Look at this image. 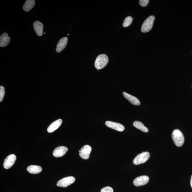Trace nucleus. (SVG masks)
Segmentation results:
<instances>
[{
  "mask_svg": "<svg viewBox=\"0 0 192 192\" xmlns=\"http://www.w3.org/2000/svg\"><path fill=\"white\" fill-rule=\"evenodd\" d=\"M172 138L174 143L177 147H180L183 146L184 142V137L182 133L178 129H175L173 132Z\"/></svg>",
  "mask_w": 192,
  "mask_h": 192,
  "instance_id": "1",
  "label": "nucleus"
},
{
  "mask_svg": "<svg viewBox=\"0 0 192 192\" xmlns=\"http://www.w3.org/2000/svg\"><path fill=\"white\" fill-rule=\"evenodd\" d=\"M109 62L108 57L105 54L98 56L95 62V66L99 70L103 69L107 65Z\"/></svg>",
  "mask_w": 192,
  "mask_h": 192,
  "instance_id": "2",
  "label": "nucleus"
},
{
  "mask_svg": "<svg viewBox=\"0 0 192 192\" xmlns=\"http://www.w3.org/2000/svg\"><path fill=\"white\" fill-rule=\"evenodd\" d=\"M155 17L154 16H150L144 21L142 25L141 31L144 33H147L151 30L153 27Z\"/></svg>",
  "mask_w": 192,
  "mask_h": 192,
  "instance_id": "3",
  "label": "nucleus"
},
{
  "mask_svg": "<svg viewBox=\"0 0 192 192\" xmlns=\"http://www.w3.org/2000/svg\"><path fill=\"white\" fill-rule=\"evenodd\" d=\"M150 156L149 152H143L136 156L133 161V163L135 165H139L146 162L149 159Z\"/></svg>",
  "mask_w": 192,
  "mask_h": 192,
  "instance_id": "4",
  "label": "nucleus"
},
{
  "mask_svg": "<svg viewBox=\"0 0 192 192\" xmlns=\"http://www.w3.org/2000/svg\"><path fill=\"white\" fill-rule=\"evenodd\" d=\"M75 178L71 176L64 178L58 182L57 185L62 187H67L75 182Z\"/></svg>",
  "mask_w": 192,
  "mask_h": 192,
  "instance_id": "5",
  "label": "nucleus"
},
{
  "mask_svg": "<svg viewBox=\"0 0 192 192\" xmlns=\"http://www.w3.org/2000/svg\"><path fill=\"white\" fill-rule=\"evenodd\" d=\"M91 149V146L88 145L84 146L79 151L80 157L84 159H88Z\"/></svg>",
  "mask_w": 192,
  "mask_h": 192,
  "instance_id": "6",
  "label": "nucleus"
},
{
  "mask_svg": "<svg viewBox=\"0 0 192 192\" xmlns=\"http://www.w3.org/2000/svg\"><path fill=\"white\" fill-rule=\"evenodd\" d=\"M16 155L14 154H11L9 155L6 158L4 161L3 167L6 169L10 168L15 163L16 161Z\"/></svg>",
  "mask_w": 192,
  "mask_h": 192,
  "instance_id": "7",
  "label": "nucleus"
},
{
  "mask_svg": "<svg viewBox=\"0 0 192 192\" xmlns=\"http://www.w3.org/2000/svg\"><path fill=\"white\" fill-rule=\"evenodd\" d=\"M149 181V178L147 176L142 175L138 177L134 180L133 183L136 187H139L147 184Z\"/></svg>",
  "mask_w": 192,
  "mask_h": 192,
  "instance_id": "8",
  "label": "nucleus"
},
{
  "mask_svg": "<svg viewBox=\"0 0 192 192\" xmlns=\"http://www.w3.org/2000/svg\"><path fill=\"white\" fill-rule=\"evenodd\" d=\"M105 124L107 127L118 131H123L125 129L124 126L123 125L119 123H115V122L107 121H106Z\"/></svg>",
  "mask_w": 192,
  "mask_h": 192,
  "instance_id": "9",
  "label": "nucleus"
},
{
  "mask_svg": "<svg viewBox=\"0 0 192 192\" xmlns=\"http://www.w3.org/2000/svg\"><path fill=\"white\" fill-rule=\"evenodd\" d=\"M68 149L65 146H59L55 149L53 153L54 156L55 157H60L65 155L68 151Z\"/></svg>",
  "mask_w": 192,
  "mask_h": 192,
  "instance_id": "10",
  "label": "nucleus"
},
{
  "mask_svg": "<svg viewBox=\"0 0 192 192\" xmlns=\"http://www.w3.org/2000/svg\"><path fill=\"white\" fill-rule=\"evenodd\" d=\"M62 123V120L61 119H58L53 122L48 127L47 129L48 133H52L56 131L60 126Z\"/></svg>",
  "mask_w": 192,
  "mask_h": 192,
  "instance_id": "11",
  "label": "nucleus"
},
{
  "mask_svg": "<svg viewBox=\"0 0 192 192\" xmlns=\"http://www.w3.org/2000/svg\"><path fill=\"white\" fill-rule=\"evenodd\" d=\"M123 95L125 98L129 101L132 104L135 105H140V102L137 98L134 96L129 94L125 92L123 93Z\"/></svg>",
  "mask_w": 192,
  "mask_h": 192,
  "instance_id": "12",
  "label": "nucleus"
},
{
  "mask_svg": "<svg viewBox=\"0 0 192 192\" xmlns=\"http://www.w3.org/2000/svg\"><path fill=\"white\" fill-rule=\"evenodd\" d=\"M68 38L64 37L61 39L58 42L57 45L56 51L58 53H60L62 51L65 49L68 43Z\"/></svg>",
  "mask_w": 192,
  "mask_h": 192,
  "instance_id": "13",
  "label": "nucleus"
},
{
  "mask_svg": "<svg viewBox=\"0 0 192 192\" xmlns=\"http://www.w3.org/2000/svg\"><path fill=\"white\" fill-rule=\"evenodd\" d=\"M34 28L38 36L41 37L43 34V25L41 22L36 21L34 23Z\"/></svg>",
  "mask_w": 192,
  "mask_h": 192,
  "instance_id": "14",
  "label": "nucleus"
},
{
  "mask_svg": "<svg viewBox=\"0 0 192 192\" xmlns=\"http://www.w3.org/2000/svg\"><path fill=\"white\" fill-rule=\"evenodd\" d=\"M11 41L10 37L8 36V34L4 33L0 37V46L5 47Z\"/></svg>",
  "mask_w": 192,
  "mask_h": 192,
  "instance_id": "15",
  "label": "nucleus"
},
{
  "mask_svg": "<svg viewBox=\"0 0 192 192\" xmlns=\"http://www.w3.org/2000/svg\"><path fill=\"white\" fill-rule=\"evenodd\" d=\"M35 1L34 0H27L23 6V9L25 11H29L33 8L35 5Z\"/></svg>",
  "mask_w": 192,
  "mask_h": 192,
  "instance_id": "16",
  "label": "nucleus"
},
{
  "mask_svg": "<svg viewBox=\"0 0 192 192\" xmlns=\"http://www.w3.org/2000/svg\"><path fill=\"white\" fill-rule=\"evenodd\" d=\"M27 170L30 173L37 174L39 173L42 171V168L40 166L31 165L27 168Z\"/></svg>",
  "mask_w": 192,
  "mask_h": 192,
  "instance_id": "17",
  "label": "nucleus"
},
{
  "mask_svg": "<svg viewBox=\"0 0 192 192\" xmlns=\"http://www.w3.org/2000/svg\"><path fill=\"white\" fill-rule=\"evenodd\" d=\"M133 125L137 129L144 133H148L149 130L143 124L139 121H135L133 123Z\"/></svg>",
  "mask_w": 192,
  "mask_h": 192,
  "instance_id": "18",
  "label": "nucleus"
},
{
  "mask_svg": "<svg viewBox=\"0 0 192 192\" xmlns=\"http://www.w3.org/2000/svg\"><path fill=\"white\" fill-rule=\"evenodd\" d=\"M133 19L131 17H128L126 18L123 24V27H129L133 21Z\"/></svg>",
  "mask_w": 192,
  "mask_h": 192,
  "instance_id": "19",
  "label": "nucleus"
},
{
  "mask_svg": "<svg viewBox=\"0 0 192 192\" xmlns=\"http://www.w3.org/2000/svg\"><path fill=\"white\" fill-rule=\"evenodd\" d=\"M5 94V87L1 86L0 87V102H1L4 99Z\"/></svg>",
  "mask_w": 192,
  "mask_h": 192,
  "instance_id": "20",
  "label": "nucleus"
},
{
  "mask_svg": "<svg viewBox=\"0 0 192 192\" xmlns=\"http://www.w3.org/2000/svg\"><path fill=\"white\" fill-rule=\"evenodd\" d=\"M113 189L111 187H107L103 188L101 190V192H113Z\"/></svg>",
  "mask_w": 192,
  "mask_h": 192,
  "instance_id": "21",
  "label": "nucleus"
},
{
  "mask_svg": "<svg viewBox=\"0 0 192 192\" xmlns=\"http://www.w3.org/2000/svg\"><path fill=\"white\" fill-rule=\"evenodd\" d=\"M149 0H140L139 3L140 5L142 7L146 6L149 3Z\"/></svg>",
  "mask_w": 192,
  "mask_h": 192,
  "instance_id": "22",
  "label": "nucleus"
},
{
  "mask_svg": "<svg viewBox=\"0 0 192 192\" xmlns=\"http://www.w3.org/2000/svg\"><path fill=\"white\" fill-rule=\"evenodd\" d=\"M190 185L192 188V175L191 176L190 179Z\"/></svg>",
  "mask_w": 192,
  "mask_h": 192,
  "instance_id": "23",
  "label": "nucleus"
}]
</instances>
